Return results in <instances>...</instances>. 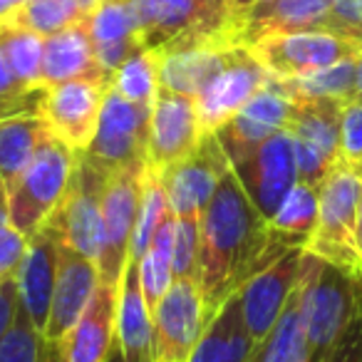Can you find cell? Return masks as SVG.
<instances>
[{"label": "cell", "instance_id": "obj_30", "mask_svg": "<svg viewBox=\"0 0 362 362\" xmlns=\"http://www.w3.org/2000/svg\"><path fill=\"white\" fill-rule=\"evenodd\" d=\"M171 246H174V214L161 221L149 251L139 261V283L144 293V303L149 315H154L156 305L174 283V268H171Z\"/></svg>", "mask_w": 362, "mask_h": 362}, {"label": "cell", "instance_id": "obj_41", "mask_svg": "<svg viewBox=\"0 0 362 362\" xmlns=\"http://www.w3.org/2000/svg\"><path fill=\"white\" fill-rule=\"evenodd\" d=\"M337 35L362 40V0H332Z\"/></svg>", "mask_w": 362, "mask_h": 362}, {"label": "cell", "instance_id": "obj_19", "mask_svg": "<svg viewBox=\"0 0 362 362\" xmlns=\"http://www.w3.org/2000/svg\"><path fill=\"white\" fill-rule=\"evenodd\" d=\"M100 286V266L82 253H77L65 238L57 243V278L52 293V308L47 327L42 332L45 342H62L77 325L85 308L90 305Z\"/></svg>", "mask_w": 362, "mask_h": 362}, {"label": "cell", "instance_id": "obj_7", "mask_svg": "<svg viewBox=\"0 0 362 362\" xmlns=\"http://www.w3.org/2000/svg\"><path fill=\"white\" fill-rule=\"evenodd\" d=\"M110 174L112 169L92 159L87 151H80L70 189L55 211L62 238L95 263H100L102 253V202Z\"/></svg>", "mask_w": 362, "mask_h": 362}, {"label": "cell", "instance_id": "obj_15", "mask_svg": "<svg viewBox=\"0 0 362 362\" xmlns=\"http://www.w3.org/2000/svg\"><path fill=\"white\" fill-rule=\"evenodd\" d=\"M233 45L238 42L231 37H179L161 47H151L159 55L161 90L199 100L226 65Z\"/></svg>", "mask_w": 362, "mask_h": 362}, {"label": "cell", "instance_id": "obj_9", "mask_svg": "<svg viewBox=\"0 0 362 362\" xmlns=\"http://www.w3.org/2000/svg\"><path fill=\"white\" fill-rule=\"evenodd\" d=\"M206 330L197 278H174L151 315V362H189Z\"/></svg>", "mask_w": 362, "mask_h": 362}, {"label": "cell", "instance_id": "obj_28", "mask_svg": "<svg viewBox=\"0 0 362 362\" xmlns=\"http://www.w3.org/2000/svg\"><path fill=\"white\" fill-rule=\"evenodd\" d=\"M317 189L298 181L268 221V236L283 248H305L317 226Z\"/></svg>", "mask_w": 362, "mask_h": 362}, {"label": "cell", "instance_id": "obj_8", "mask_svg": "<svg viewBox=\"0 0 362 362\" xmlns=\"http://www.w3.org/2000/svg\"><path fill=\"white\" fill-rule=\"evenodd\" d=\"M246 47H251V52L273 77L288 80L357 57L362 52V40L325 30H305L266 35Z\"/></svg>", "mask_w": 362, "mask_h": 362}, {"label": "cell", "instance_id": "obj_3", "mask_svg": "<svg viewBox=\"0 0 362 362\" xmlns=\"http://www.w3.org/2000/svg\"><path fill=\"white\" fill-rule=\"evenodd\" d=\"M317 199H320L317 226L310 241L305 243V251L342 268L355 281H362V251L357 243L362 176L337 161V166L317 189Z\"/></svg>", "mask_w": 362, "mask_h": 362}, {"label": "cell", "instance_id": "obj_33", "mask_svg": "<svg viewBox=\"0 0 362 362\" xmlns=\"http://www.w3.org/2000/svg\"><path fill=\"white\" fill-rule=\"evenodd\" d=\"M110 87L134 105L151 107L159 95V55L151 47H139L119 70L112 75Z\"/></svg>", "mask_w": 362, "mask_h": 362}, {"label": "cell", "instance_id": "obj_6", "mask_svg": "<svg viewBox=\"0 0 362 362\" xmlns=\"http://www.w3.org/2000/svg\"><path fill=\"white\" fill-rule=\"evenodd\" d=\"M146 161L112 169L102 202V253L100 281L119 286L129 261V243L141 204V181Z\"/></svg>", "mask_w": 362, "mask_h": 362}, {"label": "cell", "instance_id": "obj_44", "mask_svg": "<svg viewBox=\"0 0 362 362\" xmlns=\"http://www.w3.org/2000/svg\"><path fill=\"white\" fill-rule=\"evenodd\" d=\"M11 226V194H8L6 181L0 179V231Z\"/></svg>", "mask_w": 362, "mask_h": 362}, {"label": "cell", "instance_id": "obj_23", "mask_svg": "<svg viewBox=\"0 0 362 362\" xmlns=\"http://www.w3.org/2000/svg\"><path fill=\"white\" fill-rule=\"evenodd\" d=\"M85 25L95 45L97 62L110 82L112 75L127 62V57L144 47L129 0H102L85 18Z\"/></svg>", "mask_w": 362, "mask_h": 362}, {"label": "cell", "instance_id": "obj_25", "mask_svg": "<svg viewBox=\"0 0 362 362\" xmlns=\"http://www.w3.org/2000/svg\"><path fill=\"white\" fill-rule=\"evenodd\" d=\"M261 342L253 340L243 320L238 291L209 320L189 362H251Z\"/></svg>", "mask_w": 362, "mask_h": 362}, {"label": "cell", "instance_id": "obj_31", "mask_svg": "<svg viewBox=\"0 0 362 362\" xmlns=\"http://www.w3.org/2000/svg\"><path fill=\"white\" fill-rule=\"evenodd\" d=\"M87 13L77 6V0H28L18 11L0 21L3 28H23V30L37 33L50 37L65 28L82 23Z\"/></svg>", "mask_w": 362, "mask_h": 362}, {"label": "cell", "instance_id": "obj_37", "mask_svg": "<svg viewBox=\"0 0 362 362\" xmlns=\"http://www.w3.org/2000/svg\"><path fill=\"white\" fill-rule=\"evenodd\" d=\"M42 347L45 340L18 303L16 320L0 345V362H42Z\"/></svg>", "mask_w": 362, "mask_h": 362}, {"label": "cell", "instance_id": "obj_40", "mask_svg": "<svg viewBox=\"0 0 362 362\" xmlns=\"http://www.w3.org/2000/svg\"><path fill=\"white\" fill-rule=\"evenodd\" d=\"M28 236H23L16 226H8L0 231V283L13 278L21 268V261L25 256Z\"/></svg>", "mask_w": 362, "mask_h": 362}, {"label": "cell", "instance_id": "obj_2", "mask_svg": "<svg viewBox=\"0 0 362 362\" xmlns=\"http://www.w3.org/2000/svg\"><path fill=\"white\" fill-rule=\"evenodd\" d=\"M357 283L342 268L303 253L298 296L310 362H325L357 310Z\"/></svg>", "mask_w": 362, "mask_h": 362}, {"label": "cell", "instance_id": "obj_1", "mask_svg": "<svg viewBox=\"0 0 362 362\" xmlns=\"http://www.w3.org/2000/svg\"><path fill=\"white\" fill-rule=\"evenodd\" d=\"M286 251L291 248L278 246L268 236V221L243 192L233 169H228L202 216L199 288L206 325L248 278Z\"/></svg>", "mask_w": 362, "mask_h": 362}, {"label": "cell", "instance_id": "obj_49", "mask_svg": "<svg viewBox=\"0 0 362 362\" xmlns=\"http://www.w3.org/2000/svg\"><path fill=\"white\" fill-rule=\"evenodd\" d=\"M107 362H124V357H122V352H119V345H117V340H115V347H112L110 357H107Z\"/></svg>", "mask_w": 362, "mask_h": 362}, {"label": "cell", "instance_id": "obj_50", "mask_svg": "<svg viewBox=\"0 0 362 362\" xmlns=\"http://www.w3.org/2000/svg\"><path fill=\"white\" fill-rule=\"evenodd\" d=\"M357 243H360V251H362V202H360V211H357Z\"/></svg>", "mask_w": 362, "mask_h": 362}, {"label": "cell", "instance_id": "obj_11", "mask_svg": "<svg viewBox=\"0 0 362 362\" xmlns=\"http://www.w3.org/2000/svg\"><path fill=\"white\" fill-rule=\"evenodd\" d=\"M110 80H72L40 90L37 115L72 151H87L97 132Z\"/></svg>", "mask_w": 362, "mask_h": 362}, {"label": "cell", "instance_id": "obj_48", "mask_svg": "<svg viewBox=\"0 0 362 362\" xmlns=\"http://www.w3.org/2000/svg\"><path fill=\"white\" fill-rule=\"evenodd\" d=\"M100 3H102V0H77V6H80L82 11L87 13V16H90V13L95 11V8L100 6Z\"/></svg>", "mask_w": 362, "mask_h": 362}, {"label": "cell", "instance_id": "obj_18", "mask_svg": "<svg viewBox=\"0 0 362 362\" xmlns=\"http://www.w3.org/2000/svg\"><path fill=\"white\" fill-rule=\"evenodd\" d=\"M293 112V97L283 87L281 77H271L226 124L214 134L218 136L228 161L246 154L268 136L288 129Z\"/></svg>", "mask_w": 362, "mask_h": 362}, {"label": "cell", "instance_id": "obj_46", "mask_svg": "<svg viewBox=\"0 0 362 362\" xmlns=\"http://www.w3.org/2000/svg\"><path fill=\"white\" fill-rule=\"evenodd\" d=\"M23 3H28V0H0V21L6 16H11L13 11H18Z\"/></svg>", "mask_w": 362, "mask_h": 362}, {"label": "cell", "instance_id": "obj_5", "mask_svg": "<svg viewBox=\"0 0 362 362\" xmlns=\"http://www.w3.org/2000/svg\"><path fill=\"white\" fill-rule=\"evenodd\" d=\"M345 102L337 100H293L288 134L298 161V179L320 189L340 161V122Z\"/></svg>", "mask_w": 362, "mask_h": 362}, {"label": "cell", "instance_id": "obj_17", "mask_svg": "<svg viewBox=\"0 0 362 362\" xmlns=\"http://www.w3.org/2000/svg\"><path fill=\"white\" fill-rule=\"evenodd\" d=\"M271 77L273 75L261 65L251 47L233 45L226 57V65L197 100L204 132L214 134L221 129Z\"/></svg>", "mask_w": 362, "mask_h": 362}, {"label": "cell", "instance_id": "obj_39", "mask_svg": "<svg viewBox=\"0 0 362 362\" xmlns=\"http://www.w3.org/2000/svg\"><path fill=\"white\" fill-rule=\"evenodd\" d=\"M325 362H362V281L357 283V310L345 335L327 355Z\"/></svg>", "mask_w": 362, "mask_h": 362}, {"label": "cell", "instance_id": "obj_20", "mask_svg": "<svg viewBox=\"0 0 362 362\" xmlns=\"http://www.w3.org/2000/svg\"><path fill=\"white\" fill-rule=\"evenodd\" d=\"M60 223L55 214L52 218L35 233L28 238L25 256L21 261V268L16 273L18 286V303L30 317L33 327L37 332H45L47 317L52 308V293H55V278H57V243H60Z\"/></svg>", "mask_w": 362, "mask_h": 362}, {"label": "cell", "instance_id": "obj_51", "mask_svg": "<svg viewBox=\"0 0 362 362\" xmlns=\"http://www.w3.org/2000/svg\"><path fill=\"white\" fill-rule=\"evenodd\" d=\"M261 345H263V342H261ZM261 345H258L256 355H253V357H251V362H258V360H261Z\"/></svg>", "mask_w": 362, "mask_h": 362}, {"label": "cell", "instance_id": "obj_4", "mask_svg": "<svg viewBox=\"0 0 362 362\" xmlns=\"http://www.w3.org/2000/svg\"><path fill=\"white\" fill-rule=\"evenodd\" d=\"M77 164V151H72L55 134H47L37 146L35 156L28 169L11 189V226L23 236H35L42 226L60 209L67 189H70L72 171Z\"/></svg>", "mask_w": 362, "mask_h": 362}, {"label": "cell", "instance_id": "obj_26", "mask_svg": "<svg viewBox=\"0 0 362 362\" xmlns=\"http://www.w3.org/2000/svg\"><path fill=\"white\" fill-rule=\"evenodd\" d=\"M117 345L124 362H151V315L139 283V263L127 261L117 305Z\"/></svg>", "mask_w": 362, "mask_h": 362}, {"label": "cell", "instance_id": "obj_36", "mask_svg": "<svg viewBox=\"0 0 362 362\" xmlns=\"http://www.w3.org/2000/svg\"><path fill=\"white\" fill-rule=\"evenodd\" d=\"M199 251H202V218L174 216V246H171L174 278L199 281Z\"/></svg>", "mask_w": 362, "mask_h": 362}, {"label": "cell", "instance_id": "obj_45", "mask_svg": "<svg viewBox=\"0 0 362 362\" xmlns=\"http://www.w3.org/2000/svg\"><path fill=\"white\" fill-rule=\"evenodd\" d=\"M42 362H65L62 342H45V347H42Z\"/></svg>", "mask_w": 362, "mask_h": 362}, {"label": "cell", "instance_id": "obj_21", "mask_svg": "<svg viewBox=\"0 0 362 362\" xmlns=\"http://www.w3.org/2000/svg\"><path fill=\"white\" fill-rule=\"evenodd\" d=\"M325 30L337 33L332 0H258L238 35V45H251L266 35Z\"/></svg>", "mask_w": 362, "mask_h": 362}, {"label": "cell", "instance_id": "obj_24", "mask_svg": "<svg viewBox=\"0 0 362 362\" xmlns=\"http://www.w3.org/2000/svg\"><path fill=\"white\" fill-rule=\"evenodd\" d=\"M72 80H110L95 55L85 21L45 37L42 57V90Z\"/></svg>", "mask_w": 362, "mask_h": 362}, {"label": "cell", "instance_id": "obj_29", "mask_svg": "<svg viewBox=\"0 0 362 362\" xmlns=\"http://www.w3.org/2000/svg\"><path fill=\"white\" fill-rule=\"evenodd\" d=\"M357 57L342 60L332 67H325V70L308 72V75L300 77H288V80L281 82L293 100H337L347 105V102L355 100Z\"/></svg>", "mask_w": 362, "mask_h": 362}, {"label": "cell", "instance_id": "obj_47", "mask_svg": "<svg viewBox=\"0 0 362 362\" xmlns=\"http://www.w3.org/2000/svg\"><path fill=\"white\" fill-rule=\"evenodd\" d=\"M355 100L362 102V52L357 57V82H355Z\"/></svg>", "mask_w": 362, "mask_h": 362}, {"label": "cell", "instance_id": "obj_13", "mask_svg": "<svg viewBox=\"0 0 362 362\" xmlns=\"http://www.w3.org/2000/svg\"><path fill=\"white\" fill-rule=\"evenodd\" d=\"M151 107L127 102L110 87L87 154L100 164H105L107 169H119L127 164L146 161Z\"/></svg>", "mask_w": 362, "mask_h": 362}, {"label": "cell", "instance_id": "obj_34", "mask_svg": "<svg viewBox=\"0 0 362 362\" xmlns=\"http://www.w3.org/2000/svg\"><path fill=\"white\" fill-rule=\"evenodd\" d=\"M0 40L6 50L8 65H11L16 80L28 92L42 90V57H45V37L37 33L23 30V28H3L0 25Z\"/></svg>", "mask_w": 362, "mask_h": 362}, {"label": "cell", "instance_id": "obj_35", "mask_svg": "<svg viewBox=\"0 0 362 362\" xmlns=\"http://www.w3.org/2000/svg\"><path fill=\"white\" fill-rule=\"evenodd\" d=\"M258 362H310V350H308L305 330H303L298 286L278 325L273 327L268 340L261 345V360Z\"/></svg>", "mask_w": 362, "mask_h": 362}, {"label": "cell", "instance_id": "obj_16", "mask_svg": "<svg viewBox=\"0 0 362 362\" xmlns=\"http://www.w3.org/2000/svg\"><path fill=\"white\" fill-rule=\"evenodd\" d=\"M303 253H305V248H291L238 288L243 320H246L256 342H266L273 327L281 320L283 310H286L288 300L298 286Z\"/></svg>", "mask_w": 362, "mask_h": 362}, {"label": "cell", "instance_id": "obj_32", "mask_svg": "<svg viewBox=\"0 0 362 362\" xmlns=\"http://www.w3.org/2000/svg\"><path fill=\"white\" fill-rule=\"evenodd\" d=\"M169 199H166L164 184H161V174L154 171L151 166L144 169V181H141V204L139 214H136L134 233H132L129 243V261L139 263L144 253L149 251L151 241H154L156 231H159L161 221L169 216Z\"/></svg>", "mask_w": 362, "mask_h": 362}, {"label": "cell", "instance_id": "obj_10", "mask_svg": "<svg viewBox=\"0 0 362 362\" xmlns=\"http://www.w3.org/2000/svg\"><path fill=\"white\" fill-rule=\"evenodd\" d=\"M231 169L266 221H271L283 199L300 181L293 136L288 134V129L268 136L246 154H238L236 159H231Z\"/></svg>", "mask_w": 362, "mask_h": 362}, {"label": "cell", "instance_id": "obj_42", "mask_svg": "<svg viewBox=\"0 0 362 362\" xmlns=\"http://www.w3.org/2000/svg\"><path fill=\"white\" fill-rule=\"evenodd\" d=\"M16 313H18V286H16V276H13L6 283H0V345H3V337L8 335L13 320H16Z\"/></svg>", "mask_w": 362, "mask_h": 362}, {"label": "cell", "instance_id": "obj_22", "mask_svg": "<svg viewBox=\"0 0 362 362\" xmlns=\"http://www.w3.org/2000/svg\"><path fill=\"white\" fill-rule=\"evenodd\" d=\"M119 286L100 281L90 305L62 340L65 362H107L117 340Z\"/></svg>", "mask_w": 362, "mask_h": 362}, {"label": "cell", "instance_id": "obj_43", "mask_svg": "<svg viewBox=\"0 0 362 362\" xmlns=\"http://www.w3.org/2000/svg\"><path fill=\"white\" fill-rule=\"evenodd\" d=\"M258 0H226V11H228V18H231V25H233V33H236V40L241 35V28L246 23V18L251 16V11L256 8Z\"/></svg>", "mask_w": 362, "mask_h": 362}, {"label": "cell", "instance_id": "obj_27", "mask_svg": "<svg viewBox=\"0 0 362 362\" xmlns=\"http://www.w3.org/2000/svg\"><path fill=\"white\" fill-rule=\"evenodd\" d=\"M47 134L50 129L37 112L0 119V179L6 181L8 192L16 187Z\"/></svg>", "mask_w": 362, "mask_h": 362}, {"label": "cell", "instance_id": "obj_12", "mask_svg": "<svg viewBox=\"0 0 362 362\" xmlns=\"http://www.w3.org/2000/svg\"><path fill=\"white\" fill-rule=\"evenodd\" d=\"M228 169H231V161L218 136L204 134L199 146L187 159L161 171V184H164L171 214L202 218Z\"/></svg>", "mask_w": 362, "mask_h": 362}, {"label": "cell", "instance_id": "obj_14", "mask_svg": "<svg viewBox=\"0 0 362 362\" xmlns=\"http://www.w3.org/2000/svg\"><path fill=\"white\" fill-rule=\"evenodd\" d=\"M206 134L194 97L179 92L159 90L151 107L149 144H146V166L166 171L169 166L187 159Z\"/></svg>", "mask_w": 362, "mask_h": 362}, {"label": "cell", "instance_id": "obj_38", "mask_svg": "<svg viewBox=\"0 0 362 362\" xmlns=\"http://www.w3.org/2000/svg\"><path fill=\"white\" fill-rule=\"evenodd\" d=\"M340 161L362 176V102L352 100L342 110Z\"/></svg>", "mask_w": 362, "mask_h": 362}]
</instances>
